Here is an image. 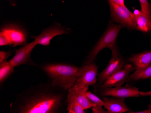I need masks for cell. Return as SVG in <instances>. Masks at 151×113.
<instances>
[{
	"label": "cell",
	"mask_w": 151,
	"mask_h": 113,
	"mask_svg": "<svg viewBox=\"0 0 151 113\" xmlns=\"http://www.w3.org/2000/svg\"><path fill=\"white\" fill-rule=\"evenodd\" d=\"M93 113H108L106 110L101 107H95L92 108Z\"/></svg>",
	"instance_id": "23"
},
{
	"label": "cell",
	"mask_w": 151,
	"mask_h": 113,
	"mask_svg": "<svg viewBox=\"0 0 151 113\" xmlns=\"http://www.w3.org/2000/svg\"><path fill=\"white\" fill-rule=\"evenodd\" d=\"M134 16L136 23L137 29L143 32L151 30V19L146 16L141 11L135 9Z\"/></svg>",
	"instance_id": "15"
},
{
	"label": "cell",
	"mask_w": 151,
	"mask_h": 113,
	"mask_svg": "<svg viewBox=\"0 0 151 113\" xmlns=\"http://www.w3.org/2000/svg\"><path fill=\"white\" fill-rule=\"evenodd\" d=\"M129 60L134 65L136 69L144 68L151 64V51L144 52L136 54Z\"/></svg>",
	"instance_id": "14"
},
{
	"label": "cell",
	"mask_w": 151,
	"mask_h": 113,
	"mask_svg": "<svg viewBox=\"0 0 151 113\" xmlns=\"http://www.w3.org/2000/svg\"><path fill=\"white\" fill-rule=\"evenodd\" d=\"M12 45L8 36L2 31L0 32V46Z\"/></svg>",
	"instance_id": "21"
},
{
	"label": "cell",
	"mask_w": 151,
	"mask_h": 113,
	"mask_svg": "<svg viewBox=\"0 0 151 113\" xmlns=\"http://www.w3.org/2000/svg\"><path fill=\"white\" fill-rule=\"evenodd\" d=\"M125 113H151V105H149L148 108L146 110L143 111H138V112H133V111H129Z\"/></svg>",
	"instance_id": "25"
},
{
	"label": "cell",
	"mask_w": 151,
	"mask_h": 113,
	"mask_svg": "<svg viewBox=\"0 0 151 113\" xmlns=\"http://www.w3.org/2000/svg\"><path fill=\"white\" fill-rule=\"evenodd\" d=\"M68 113H75V112H74L73 110L72 109H69V110H68Z\"/></svg>",
	"instance_id": "27"
},
{
	"label": "cell",
	"mask_w": 151,
	"mask_h": 113,
	"mask_svg": "<svg viewBox=\"0 0 151 113\" xmlns=\"http://www.w3.org/2000/svg\"><path fill=\"white\" fill-rule=\"evenodd\" d=\"M134 70V68L131 64L125 65L120 70L109 77L101 86L104 87H112L121 86L125 82L128 81L130 73Z\"/></svg>",
	"instance_id": "11"
},
{
	"label": "cell",
	"mask_w": 151,
	"mask_h": 113,
	"mask_svg": "<svg viewBox=\"0 0 151 113\" xmlns=\"http://www.w3.org/2000/svg\"><path fill=\"white\" fill-rule=\"evenodd\" d=\"M67 111L70 109L73 110L75 113H85L83 109L77 102L73 97L68 92L67 98Z\"/></svg>",
	"instance_id": "18"
},
{
	"label": "cell",
	"mask_w": 151,
	"mask_h": 113,
	"mask_svg": "<svg viewBox=\"0 0 151 113\" xmlns=\"http://www.w3.org/2000/svg\"><path fill=\"white\" fill-rule=\"evenodd\" d=\"M140 96H151V91L148 92H139Z\"/></svg>",
	"instance_id": "26"
},
{
	"label": "cell",
	"mask_w": 151,
	"mask_h": 113,
	"mask_svg": "<svg viewBox=\"0 0 151 113\" xmlns=\"http://www.w3.org/2000/svg\"><path fill=\"white\" fill-rule=\"evenodd\" d=\"M114 3L120 6L125 7L124 1V0H112Z\"/></svg>",
	"instance_id": "24"
},
{
	"label": "cell",
	"mask_w": 151,
	"mask_h": 113,
	"mask_svg": "<svg viewBox=\"0 0 151 113\" xmlns=\"http://www.w3.org/2000/svg\"><path fill=\"white\" fill-rule=\"evenodd\" d=\"M68 92L73 97L76 101L85 110L95 107V105L88 100L86 96L85 92L80 90L75 85L68 90Z\"/></svg>",
	"instance_id": "13"
},
{
	"label": "cell",
	"mask_w": 151,
	"mask_h": 113,
	"mask_svg": "<svg viewBox=\"0 0 151 113\" xmlns=\"http://www.w3.org/2000/svg\"><path fill=\"white\" fill-rule=\"evenodd\" d=\"M14 68L9 61L0 63V83L1 85L13 73L15 70Z\"/></svg>",
	"instance_id": "16"
},
{
	"label": "cell",
	"mask_w": 151,
	"mask_h": 113,
	"mask_svg": "<svg viewBox=\"0 0 151 113\" xmlns=\"http://www.w3.org/2000/svg\"><path fill=\"white\" fill-rule=\"evenodd\" d=\"M141 12L151 19V6L147 0H140Z\"/></svg>",
	"instance_id": "20"
},
{
	"label": "cell",
	"mask_w": 151,
	"mask_h": 113,
	"mask_svg": "<svg viewBox=\"0 0 151 113\" xmlns=\"http://www.w3.org/2000/svg\"><path fill=\"white\" fill-rule=\"evenodd\" d=\"M42 70L50 79L54 86L68 90L76 84L79 68L62 63H50L41 66Z\"/></svg>",
	"instance_id": "2"
},
{
	"label": "cell",
	"mask_w": 151,
	"mask_h": 113,
	"mask_svg": "<svg viewBox=\"0 0 151 113\" xmlns=\"http://www.w3.org/2000/svg\"><path fill=\"white\" fill-rule=\"evenodd\" d=\"M148 78H151V64L144 68L136 70L133 74L129 76L128 81Z\"/></svg>",
	"instance_id": "17"
},
{
	"label": "cell",
	"mask_w": 151,
	"mask_h": 113,
	"mask_svg": "<svg viewBox=\"0 0 151 113\" xmlns=\"http://www.w3.org/2000/svg\"><path fill=\"white\" fill-rule=\"evenodd\" d=\"M112 18L121 26L131 29H137L136 23L134 14L125 7L118 6L113 2L108 1Z\"/></svg>",
	"instance_id": "5"
},
{
	"label": "cell",
	"mask_w": 151,
	"mask_h": 113,
	"mask_svg": "<svg viewBox=\"0 0 151 113\" xmlns=\"http://www.w3.org/2000/svg\"><path fill=\"white\" fill-rule=\"evenodd\" d=\"M68 91L48 82L31 86L19 94L8 113H66Z\"/></svg>",
	"instance_id": "1"
},
{
	"label": "cell",
	"mask_w": 151,
	"mask_h": 113,
	"mask_svg": "<svg viewBox=\"0 0 151 113\" xmlns=\"http://www.w3.org/2000/svg\"><path fill=\"white\" fill-rule=\"evenodd\" d=\"M70 30L55 23L50 27L45 28L38 36H33L37 45L47 46L50 45L51 40L55 36L68 34Z\"/></svg>",
	"instance_id": "6"
},
{
	"label": "cell",
	"mask_w": 151,
	"mask_h": 113,
	"mask_svg": "<svg viewBox=\"0 0 151 113\" xmlns=\"http://www.w3.org/2000/svg\"><path fill=\"white\" fill-rule=\"evenodd\" d=\"M104 107L108 113H125L130 111L124 101V98L104 97Z\"/></svg>",
	"instance_id": "12"
},
{
	"label": "cell",
	"mask_w": 151,
	"mask_h": 113,
	"mask_svg": "<svg viewBox=\"0 0 151 113\" xmlns=\"http://www.w3.org/2000/svg\"><path fill=\"white\" fill-rule=\"evenodd\" d=\"M12 53L10 51L0 52V63L6 61L7 59L11 56Z\"/></svg>",
	"instance_id": "22"
},
{
	"label": "cell",
	"mask_w": 151,
	"mask_h": 113,
	"mask_svg": "<svg viewBox=\"0 0 151 113\" xmlns=\"http://www.w3.org/2000/svg\"><path fill=\"white\" fill-rule=\"evenodd\" d=\"M7 35L12 45L14 46L26 45L27 34L22 27L15 24H6L1 29Z\"/></svg>",
	"instance_id": "8"
},
{
	"label": "cell",
	"mask_w": 151,
	"mask_h": 113,
	"mask_svg": "<svg viewBox=\"0 0 151 113\" xmlns=\"http://www.w3.org/2000/svg\"><path fill=\"white\" fill-rule=\"evenodd\" d=\"M101 88V94L105 96H111L114 97L125 98L132 97H139L140 96V91L138 88L130 86H118L114 88L102 86Z\"/></svg>",
	"instance_id": "9"
},
{
	"label": "cell",
	"mask_w": 151,
	"mask_h": 113,
	"mask_svg": "<svg viewBox=\"0 0 151 113\" xmlns=\"http://www.w3.org/2000/svg\"><path fill=\"white\" fill-rule=\"evenodd\" d=\"M37 45L34 40L17 49L15 56L9 61L11 65L14 68L23 64L35 66L36 64L31 60L30 55L34 48Z\"/></svg>",
	"instance_id": "7"
},
{
	"label": "cell",
	"mask_w": 151,
	"mask_h": 113,
	"mask_svg": "<svg viewBox=\"0 0 151 113\" xmlns=\"http://www.w3.org/2000/svg\"><path fill=\"white\" fill-rule=\"evenodd\" d=\"M125 66L124 63L117 50L112 53V58L106 68L98 74V80L100 84H103L106 80L120 70Z\"/></svg>",
	"instance_id": "10"
},
{
	"label": "cell",
	"mask_w": 151,
	"mask_h": 113,
	"mask_svg": "<svg viewBox=\"0 0 151 113\" xmlns=\"http://www.w3.org/2000/svg\"><path fill=\"white\" fill-rule=\"evenodd\" d=\"M98 67L94 63L86 64L79 68L75 85L81 91L86 92L91 86H95L97 81Z\"/></svg>",
	"instance_id": "4"
},
{
	"label": "cell",
	"mask_w": 151,
	"mask_h": 113,
	"mask_svg": "<svg viewBox=\"0 0 151 113\" xmlns=\"http://www.w3.org/2000/svg\"><path fill=\"white\" fill-rule=\"evenodd\" d=\"M85 93L86 96L88 99V100L95 105V107H104V101L101 100V99L96 95H95L91 92L89 91L85 92Z\"/></svg>",
	"instance_id": "19"
},
{
	"label": "cell",
	"mask_w": 151,
	"mask_h": 113,
	"mask_svg": "<svg viewBox=\"0 0 151 113\" xmlns=\"http://www.w3.org/2000/svg\"><path fill=\"white\" fill-rule=\"evenodd\" d=\"M121 28L122 26L119 24H109L105 33L88 55L87 60L84 64L93 63L99 53L104 48H109L112 53L117 51L115 43Z\"/></svg>",
	"instance_id": "3"
},
{
	"label": "cell",
	"mask_w": 151,
	"mask_h": 113,
	"mask_svg": "<svg viewBox=\"0 0 151 113\" xmlns=\"http://www.w3.org/2000/svg\"></svg>",
	"instance_id": "28"
}]
</instances>
